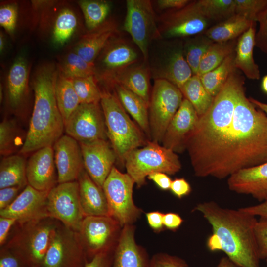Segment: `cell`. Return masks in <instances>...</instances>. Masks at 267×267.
Returning <instances> with one entry per match:
<instances>
[{
    "mask_svg": "<svg viewBox=\"0 0 267 267\" xmlns=\"http://www.w3.org/2000/svg\"><path fill=\"white\" fill-rule=\"evenodd\" d=\"M58 183L76 181L84 168L78 141L68 135H62L53 146Z\"/></svg>",
    "mask_w": 267,
    "mask_h": 267,
    "instance_id": "d6986e66",
    "label": "cell"
},
{
    "mask_svg": "<svg viewBox=\"0 0 267 267\" xmlns=\"http://www.w3.org/2000/svg\"><path fill=\"white\" fill-rule=\"evenodd\" d=\"M197 1L203 15L210 22H221L235 14L234 0Z\"/></svg>",
    "mask_w": 267,
    "mask_h": 267,
    "instance_id": "60d3db41",
    "label": "cell"
},
{
    "mask_svg": "<svg viewBox=\"0 0 267 267\" xmlns=\"http://www.w3.org/2000/svg\"><path fill=\"white\" fill-rule=\"evenodd\" d=\"M266 267H267V258L266 259Z\"/></svg>",
    "mask_w": 267,
    "mask_h": 267,
    "instance_id": "03108f58",
    "label": "cell"
},
{
    "mask_svg": "<svg viewBox=\"0 0 267 267\" xmlns=\"http://www.w3.org/2000/svg\"><path fill=\"white\" fill-rule=\"evenodd\" d=\"M183 44L178 42L166 54L162 64L152 72L155 79L169 81L179 89L192 76L183 53Z\"/></svg>",
    "mask_w": 267,
    "mask_h": 267,
    "instance_id": "d4e9b609",
    "label": "cell"
},
{
    "mask_svg": "<svg viewBox=\"0 0 267 267\" xmlns=\"http://www.w3.org/2000/svg\"><path fill=\"white\" fill-rule=\"evenodd\" d=\"M57 66L59 72L70 79L95 75L94 63L86 61L72 51L62 57Z\"/></svg>",
    "mask_w": 267,
    "mask_h": 267,
    "instance_id": "74e56055",
    "label": "cell"
},
{
    "mask_svg": "<svg viewBox=\"0 0 267 267\" xmlns=\"http://www.w3.org/2000/svg\"><path fill=\"white\" fill-rule=\"evenodd\" d=\"M183 222L180 216L176 213L169 212L164 214L163 222L164 228L171 231H176Z\"/></svg>",
    "mask_w": 267,
    "mask_h": 267,
    "instance_id": "11a10c76",
    "label": "cell"
},
{
    "mask_svg": "<svg viewBox=\"0 0 267 267\" xmlns=\"http://www.w3.org/2000/svg\"><path fill=\"white\" fill-rule=\"evenodd\" d=\"M18 16V6L11 2L1 5L0 8V24L10 35L15 29Z\"/></svg>",
    "mask_w": 267,
    "mask_h": 267,
    "instance_id": "f6af8a7d",
    "label": "cell"
},
{
    "mask_svg": "<svg viewBox=\"0 0 267 267\" xmlns=\"http://www.w3.org/2000/svg\"><path fill=\"white\" fill-rule=\"evenodd\" d=\"M229 189L250 195L260 202L267 199V162L241 170L228 178Z\"/></svg>",
    "mask_w": 267,
    "mask_h": 267,
    "instance_id": "cb8c5ba5",
    "label": "cell"
},
{
    "mask_svg": "<svg viewBox=\"0 0 267 267\" xmlns=\"http://www.w3.org/2000/svg\"><path fill=\"white\" fill-rule=\"evenodd\" d=\"M240 209L242 211L255 217L267 219V199L259 204Z\"/></svg>",
    "mask_w": 267,
    "mask_h": 267,
    "instance_id": "680465c9",
    "label": "cell"
},
{
    "mask_svg": "<svg viewBox=\"0 0 267 267\" xmlns=\"http://www.w3.org/2000/svg\"><path fill=\"white\" fill-rule=\"evenodd\" d=\"M237 40L214 42L203 55L196 75L200 77L219 66L235 51Z\"/></svg>",
    "mask_w": 267,
    "mask_h": 267,
    "instance_id": "d590c367",
    "label": "cell"
},
{
    "mask_svg": "<svg viewBox=\"0 0 267 267\" xmlns=\"http://www.w3.org/2000/svg\"><path fill=\"white\" fill-rule=\"evenodd\" d=\"M133 224L124 226L114 250L111 267H149L150 259L145 250L138 245Z\"/></svg>",
    "mask_w": 267,
    "mask_h": 267,
    "instance_id": "7402d4cb",
    "label": "cell"
},
{
    "mask_svg": "<svg viewBox=\"0 0 267 267\" xmlns=\"http://www.w3.org/2000/svg\"><path fill=\"white\" fill-rule=\"evenodd\" d=\"M179 88L169 81L155 79L149 104L151 141L161 143L166 129L184 98Z\"/></svg>",
    "mask_w": 267,
    "mask_h": 267,
    "instance_id": "ba28073f",
    "label": "cell"
},
{
    "mask_svg": "<svg viewBox=\"0 0 267 267\" xmlns=\"http://www.w3.org/2000/svg\"><path fill=\"white\" fill-rule=\"evenodd\" d=\"M78 21L75 13L70 9L65 8L57 14L54 23L52 39L57 45H64L71 37Z\"/></svg>",
    "mask_w": 267,
    "mask_h": 267,
    "instance_id": "ab89813d",
    "label": "cell"
},
{
    "mask_svg": "<svg viewBox=\"0 0 267 267\" xmlns=\"http://www.w3.org/2000/svg\"><path fill=\"white\" fill-rule=\"evenodd\" d=\"M88 30L101 25L107 19L112 3L107 0H82L78 1Z\"/></svg>",
    "mask_w": 267,
    "mask_h": 267,
    "instance_id": "8d00e7d4",
    "label": "cell"
},
{
    "mask_svg": "<svg viewBox=\"0 0 267 267\" xmlns=\"http://www.w3.org/2000/svg\"><path fill=\"white\" fill-rule=\"evenodd\" d=\"M255 234L259 258L266 259L267 258V219L259 218L257 220Z\"/></svg>",
    "mask_w": 267,
    "mask_h": 267,
    "instance_id": "bcb514c9",
    "label": "cell"
},
{
    "mask_svg": "<svg viewBox=\"0 0 267 267\" xmlns=\"http://www.w3.org/2000/svg\"><path fill=\"white\" fill-rule=\"evenodd\" d=\"M88 262L79 233L64 225H57L39 267H84Z\"/></svg>",
    "mask_w": 267,
    "mask_h": 267,
    "instance_id": "8fae6325",
    "label": "cell"
},
{
    "mask_svg": "<svg viewBox=\"0 0 267 267\" xmlns=\"http://www.w3.org/2000/svg\"><path fill=\"white\" fill-rule=\"evenodd\" d=\"M17 129L13 121L5 119L0 124V153L9 156L16 148Z\"/></svg>",
    "mask_w": 267,
    "mask_h": 267,
    "instance_id": "7bdbcfd3",
    "label": "cell"
},
{
    "mask_svg": "<svg viewBox=\"0 0 267 267\" xmlns=\"http://www.w3.org/2000/svg\"><path fill=\"white\" fill-rule=\"evenodd\" d=\"M53 147L42 148L32 154L26 163L28 185L41 191H49L55 185L57 177Z\"/></svg>",
    "mask_w": 267,
    "mask_h": 267,
    "instance_id": "44dd1931",
    "label": "cell"
},
{
    "mask_svg": "<svg viewBox=\"0 0 267 267\" xmlns=\"http://www.w3.org/2000/svg\"><path fill=\"white\" fill-rule=\"evenodd\" d=\"M259 28L256 32L255 46L267 54V7L259 15Z\"/></svg>",
    "mask_w": 267,
    "mask_h": 267,
    "instance_id": "681fc988",
    "label": "cell"
},
{
    "mask_svg": "<svg viewBox=\"0 0 267 267\" xmlns=\"http://www.w3.org/2000/svg\"><path fill=\"white\" fill-rule=\"evenodd\" d=\"M256 22L237 40L235 49L234 65L241 71L245 76L251 80H259L260 72L253 57L255 39L256 32Z\"/></svg>",
    "mask_w": 267,
    "mask_h": 267,
    "instance_id": "83f0119b",
    "label": "cell"
},
{
    "mask_svg": "<svg viewBox=\"0 0 267 267\" xmlns=\"http://www.w3.org/2000/svg\"><path fill=\"white\" fill-rule=\"evenodd\" d=\"M32 267H36V266H32Z\"/></svg>",
    "mask_w": 267,
    "mask_h": 267,
    "instance_id": "003e7915",
    "label": "cell"
},
{
    "mask_svg": "<svg viewBox=\"0 0 267 267\" xmlns=\"http://www.w3.org/2000/svg\"><path fill=\"white\" fill-rule=\"evenodd\" d=\"M214 42L203 33L186 39L183 44L185 58L193 75H196L200 61L210 46Z\"/></svg>",
    "mask_w": 267,
    "mask_h": 267,
    "instance_id": "f35d334b",
    "label": "cell"
},
{
    "mask_svg": "<svg viewBox=\"0 0 267 267\" xmlns=\"http://www.w3.org/2000/svg\"><path fill=\"white\" fill-rule=\"evenodd\" d=\"M100 105L103 112L107 137L121 166L134 150L145 145V134L133 122L115 92L101 91Z\"/></svg>",
    "mask_w": 267,
    "mask_h": 267,
    "instance_id": "5b68a950",
    "label": "cell"
},
{
    "mask_svg": "<svg viewBox=\"0 0 267 267\" xmlns=\"http://www.w3.org/2000/svg\"><path fill=\"white\" fill-rule=\"evenodd\" d=\"M29 66L23 56H19L11 65L7 77V98L13 110L25 103L29 94Z\"/></svg>",
    "mask_w": 267,
    "mask_h": 267,
    "instance_id": "4316f807",
    "label": "cell"
},
{
    "mask_svg": "<svg viewBox=\"0 0 267 267\" xmlns=\"http://www.w3.org/2000/svg\"><path fill=\"white\" fill-rule=\"evenodd\" d=\"M193 211L200 213L212 227L207 241L209 250L223 251L240 267H260L255 234L256 217L240 208H223L214 201L198 204Z\"/></svg>",
    "mask_w": 267,
    "mask_h": 267,
    "instance_id": "3957f363",
    "label": "cell"
},
{
    "mask_svg": "<svg viewBox=\"0 0 267 267\" xmlns=\"http://www.w3.org/2000/svg\"><path fill=\"white\" fill-rule=\"evenodd\" d=\"M199 116L191 103L183 98L179 108L169 124L162 144L176 153L185 150V141L194 128Z\"/></svg>",
    "mask_w": 267,
    "mask_h": 267,
    "instance_id": "ffe728a7",
    "label": "cell"
},
{
    "mask_svg": "<svg viewBox=\"0 0 267 267\" xmlns=\"http://www.w3.org/2000/svg\"><path fill=\"white\" fill-rule=\"evenodd\" d=\"M164 214L159 211L146 213L147 222L150 227L155 232H160L164 228L163 222Z\"/></svg>",
    "mask_w": 267,
    "mask_h": 267,
    "instance_id": "db71d44e",
    "label": "cell"
},
{
    "mask_svg": "<svg viewBox=\"0 0 267 267\" xmlns=\"http://www.w3.org/2000/svg\"><path fill=\"white\" fill-rule=\"evenodd\" d=\"M124 166L127 173L140 188L150 174L162 172L174 175L180 170L181 164L176 153L159 143L148 140L145 145L127 156Z\"/></svg>",
    "mask_w": 267,
    "mask_h": 267,
    "instance_id": "8992f818",
    "label": "cell"
},
{
    "mask_svg": "<svg viewBox=\"0 0 267 267\" xmlns=\"http://www.w3.org/2000/svg\"><path fill=\"white\" fill-rule=\"evenodd\" d=\"M79 143L85 170L93 181L102 188L117 160L114 149L105 139Z\"/></svg>",
    "mask_w": 267,
    "mask_h": 267,
    "instance_id": "e0dca14e",
    "label": "cell"
},
{
    "mask_svg": "<svg viewBox=\"0 0 267 267\" xmlns=\"http://www.w3.org/2000/svg\"><path fill=\"white\" fill-rule=\"evenodd\" d=\"M80 104L99 103L101 91L94 76L70 79Z\"/></svg>",
    "mask_w": 267,
    "mask_h": 267,
    "instance_id": "b9f144b4",
    "label": "cell"
},
{
    "mask_svg": "<svg viewBox=\"0 0 267 267\" xmlns=\"http://www.w3.org/2000/svg\"><path fill=\"white\" fill-rule=\"evenodd\" d=\"M180 90L184 98L192 105L199 117L207 111L214 98L205 89L197 75H193Z\"/></svg>",
    "mask_w": 267,
    "mask_h": 267,
    "instance_id": "836d02e7",
    "label": "cell"
},
{
    "mask_svg": "<svg viewBox=\"0 0 267 267\" xmlns=\"http://www.w3.org/2000/svg\"><path fill=\"white\" fill-rule=\"evenodd\" d=\"M47 217L23 225V228L6 246L22 256L31 266L39 267L49 247L57 224Z\"/></svg>",
    "mask_w": 267,
    "mask_h": 267,
    "instance_id": "9c48e42d",
    "label": "cell"
},
{
    "mask_svg": "<svg viewBox=\"0 0 267 267\" xmlns=\"http://www.w3.org/2000/svg\"><path fill=\"white\" fill-rule=\"evenodd\" d=\"M235 13L257 22L259 15L267 7V0H234Z\"/></svg>",
    "mask_w": 267,
    "mask_h": 267,
    "instance_id": "ee69618b",
    "label": "cell"
},
{
    "mask_svg": "<svg viewBox=\"0 0 267 267\" xmlns=\"http://www.w3.org/2000/svg\"><path fill=\"white\" fill-rule=\"evenodd\" d=\"M210 21L201 12L197 0H192L185 7L171 10L160 18L158 29L161 37H189L203 33Z\"/></svg>",
    "mask_w": 267,
    "mask_h": 267,
    "instance_id": "5bb4252c",
    "label": "cell"
},
{
    "mask_svg": "<svg viewBox=\"0 0 267 267\" xmlns=\"http://www.w3.org/2000/svg\"><path fill=\"white\" fill-rule=\"evenodd\" d=\"M216 267H240L227 256L222 257L220 260Z\"/></svg>",
    "mask_w": 267,
    "mask_h": 267,
    "instance_id": "94428289",
    "label": "cell"
},
{
    "mask_svg": "<svg viewBox=\"0 0 267 267\" xmlns=\"http://www.w3.org/2000/svg\"><path fill=\"white\" fill-rule=\"evenodd\" d=\"M48 192L27 185L10 205L0 211V216L15 218L22 225L49 217L47 210Z\"/></svg>",
    "mask_w": 267,
    "mask_h": 267,
    "instance_id": "ac0fdd59",
    "label": "cell"
},
{
    "mask_svg": "<svg viewBox=\"0 0 267 267\" xmlns=\"http://www.w3.org/2000/svg\"><path fill=\"white\" fill-rule=\"evenodd\" d=\"M0 267H32L16 251L5 247L0 250Z\"/></svg>",
    "mask_w": 267,
    "mask_h": 267,
    "instance_id": "c3c4849f",
    "label": "cell"
},
{
    "mask_svg": "<svg viewBox=\"0 0 267 267\" xmlns=\"http://www.w3.org/2000/svg\"><path fill=\"white\" fill-rule=\"evenodd\" d=\"M17 221L15 218L0 216V245L5 243L12 226Z\"/></svg>",
    "mask_w": 267,
    "mask_h": 267,
    "instance_id": "6f0895ef",
    "label": "cell"
},
{
    "mask_svg": "<svg viewBox=\"0 0 267 267\" xmlns=\"http://www.w3.org/2000/svg\"><path fill=\"white\" fill-rule=\"evenodd\" d=\"M149 267H189L187 263L178 256L158 253L150 259Z\"/></svg>",
    "mask_w": 267,
    "mask_h": 267,
    "instance_id": "7dc6e473",
    "label": "cell"
},
{
    "mask_svg": "<svg viewBox=\"0 0 267 267\" xmlns=\"http://www.w3.org/2000/svg\"><path fill=\"white\" fill-rule=\"evenodd\" d=\"M121 227L109 216L85 217L78 233L88 261L100 252L115 248Z\"/></svg>",
    "mask_w": 267,
    "mask_h": 267,
    "instance_id": "4fadbf2b",
    "label": "cell"
},
{
    "mask_svg": "<svg viewBox=\"0 0 267 267\" xmlns=\"http://www.w3.org/2000/svg\"><path fill=\"white\" fill-rule=\"evenodd\" d=\"M112 88L124 109L150 140L149 104L142 98L121 85L114 84Z\"/></svg>",
    "mask_w": 267,
    "mask_h": 267,
    "instance_id": "f1b7e54d",
    "label": "cell"
},
{
    "mask_svg": "<svg viewBox=\"0 0 267 267\" xmlns=\"http://www.w3.org/2000/svg\"><path fill=\"white\" fill-rule=\"evenodd\" d=\"M147 178L152 180L161 190H170L172 180L167 174L155 172L150 174Z\"/></svg>",
    "mask_w": 267,
    "mask_h": 267,
    "instance_id": "9f6ffc18",
    "label": "cell"
},
{
    "mask_svg": "<svg viewBox=\"0 0 267 267\" xmlns=\"http://www.w3.org/2000/svg\"><path fill=\"white\" fill-rule=\"evenodd\" d=\"M22 187H7L0 189V211L10 205L16 198Z\"/></svg>",
    "mask_w": 267,
    "mask_h": 267,
    "instance_id": "816d5d0a",
    "label": "cell"
},
{
    "mask_svg": "<svg viewBox=\"0 0 267 267\" xmlns=\"http://www.w3.org/2000/svg\"><path fill=\"white\" fill-rule=\"evenodd\" d=\"M4 47V38L2 33L0 32V51L1 53Z\"/></svg>",
    "mask_w": 267,
    "mask_h": 267,
    "instance_id": "e7e4bbea",
    "label": "cell"
},
{
    "mask_svg": "<svg viewBox=\"0 0 267 267\" xmlns=\"http://www.w3.org/2000/svg\"><path fill=\"white\" fill-rule=\"evenodd\" d=\"M118 34L117 22L113 19H108L82 35L72 51L86 61L94 63L101 51Z\"/></svg>",
    "mask_w": 267,
    "mask_h": 267,
    "instance_id": "603a6c76",
    "label": "cell"
},
{
    "mask_svg": "<svg viewBox=\"0 0 267 267\" xmlns=\"http://www.w3.org/2000/svg\"><path fill=\"white\" fill-rule=\"evenodd\" d=\"M255 22L235 14L209 27L203 33L213 42H225L237 39Z\"/></svg>",
    "mask_w": 267,
    "mask_h": 267,
    "instance_id": "4dcf8cb0",
    "label": "cell"
},
{
    "mask_svg": "<svg viewBox=\"0 0 267 267\" xmlns=\"http://www.w3.org/2000/svg\"><path fill=\"white\" fill-rule=\"evenodd\" d=\"M261 88L262 90L267 94V75H265L262 78Z\"/></svg>",
    "mask_w": 267,
    "mask_h": 267,
    "instance_id": "be15d7a7",
    "label": "cell"
},
{
    "mask_svg": "<svg viewBox=\"0 0 267 267\" xmlns=\"http://www.w3.org/2000/svg\"><path fill=\"white\" fill-rule=\"evenodd\" d=\"M114 250L97 254L84 267H111Z\"/></svg>",
    "mask_w": 267,
    "mask_h": 267,
    "instance_id": "f907efd6",
    "label": "cell"
},
{
    "mask_svg": "<svg viewBox=\"0 0 267 267\" xmlns=\"http://www.w3.org/2000/svg\"><path fill=\"white\" fill-rule=\"evenodd\" d=\"M134 184L127 173H123L114 166L103 185L109 216L122 227L133 224L142 213V210L135 205L133 200Z\"/></svg>",
    "mask_w": 267,
    "mask_h": 267,
    "instance_id": "52a82bcc",
    "label": "cell"
},
{
    "mask_svg": "<svg viewBox=\"0 0 267 267\" xmlns=\"http://www.w3.org/2000/svg\"><path fill=\"white\" fill-rule=\"evenodd\" d=\"M64 129L67 135L79 142L106 140V128L100 104H80L65 122Z\"/></svg>",
    "mask_w": 267,
    "mask_h": 267,
    "instance_id": "2e32d148",
    "label": "cell"
},
{
    "mask_svg": "<svg viewBox=\"0 0 267 267\" xmlns=\"http://www.w3.org/2000/svg\"><path fill=\"white\" fill-rule=\"evenodd\" d=\"M267 162V117L239 94L232 123L208 177L229 178L235 173Z\"/></svg>",
    "mask_w": 267,
    "mask_h": 267,
    "instance_id": "6da1fadb",
    "label": "cell"
},
{
    "mask_svg": "<svg viewBox=\"0 0 267 267\" xmlns=\"http://www.w3.org/2000/svg\"><path fill=\"white\" fill-rule=\"evenodd\" d=\"M81 207L86 216H109L108 205L104 191L90 178L85 168L77 178Z\"/></svg>",
    "mask_w": 267,
    "mask_h": 267,
    "instance_id": "484cf974",
    "label": "cell"
},
{
    "mask_svg": "<svg viewBox=\"0 0 267 267\" xmlns=\"http://www.w3.org/2000/svg\"><path fill=\"white\" fill-rule=\"evenodd\" d=\"M26 163L19 155L5 156L0 164V189L11 186L24 187L27 183Z\"/></svg>",
    "mask_w": 267,
    "mask_h": 267,
    "instance_id": "1f68e13d",
    "label": "cell"
},
{
    "mask_svg": "<svg viewBox=\"0 0 267 267\" xmlns=\"http://www.w3.org/2000/svg\"><path fill=\"white\" fill-rule=\"evenodd\" d=\"M250 101L258 109L262 110L267 117V103L262 102L252 97L249 98Z\"/></svg>",
    "mask_w": 267,
    "mask_h": 267,
    "instance_id": "6125c7cd",
    "label": "cell"
},
{
    "mask_svg": "<svg viewBox=\"0 0 267 267\" xmlns=\"http://www.w3.org/2000/svg\"><path fill=\"white\" fill-rule=\"evenodd\" d=\"M57 74V66L45 63L40 66L33 75L31 83L34 104L29 129L20 150L21 154L53 147L62 135L64 121L55 95Z\"/></svg>",
    "mask_w": 267,
    "mask_h": 267,
    "instance_id": "277c9868",
    "label": "cell"
},
{
    "mask_svg": "<svg viewBox=\"0 0 267 267\" xmlns=\"http://www.w3.org/2000/svg\"><path fill=\"white\" fill-rule=\"evenodd\" d=\"M138 54L124 40L116 37L112 39L101 51L94 61L97 82L111 87L121 72L134 64Z\"/></svg>",
    "mask_w": 267,
    "mask_h": 267,
    "instance_id": "9a60e30c",
    "label": "cell"
},
{
    "mask_svg": "<svg viewBox=\"0 0 267 267\" xmlns=\"http://www.w3.org/2000/svg\"><path fill=\"white\" fill-rule=\"evenodd\" d=\"M126 3L124 30L130 35L146 61L151 41L161 38L153 6L149 0H127Z\"/></svg>",
    "mask_w": 267,
    "mask_h": 267,
    "instance_id": "30bf717a",
    "label": "cell"
},
{
    "mask_svg": "<svg viewBox=\"0 0 267 267\" xmlns=\"http://www.w3.org/2000/svg\"><path fill=\"white\" fill-rule=\"evenodd\" d=\"M191 1L189 0H158L156 2L160 9L175 10L185 7Z\"/></svg>",
    "mask_w": 267,
    "mask_h": 267,
    "instance_id": "91938a15",
    "label": "cell"
},
{
    "mask_svg": "<svg viewBox=\"0 0 267 267\" xmlns=\"http://www.w3.org/2000/svg\"><path fill=\"white\" fill-rule=\"evenodd\" d=\"M244 80L235 70L207 111L201 116L185 141L195 175L207 177L232 123Z\"/></svg>",
    "mask_w": 267,
    "mask_h": 267,
    "instance_id": "7a4b0ae2",
    "label": "cell"
},
{
    "mask_svg": "<svg viewBox=\"0 0 267 267\" xmlns=\"http://www.w3.org/2000/svg\"><path fill=\"white\" fill-rule=\"evenodd\" d=\"M234 57L235 51L219 66L200 76L205 89L213 97L219 93L231 74L236 69Z\"/></svg>",
    "mask_w": 267,
    "mask_h": 267,
    "instance_id": "e575fe53",
    "label": "cell"
},
{
    "mask_svg": "<svg viewBox=\"0 0 267 267\" xmlns=\"http://www.w3.org/2000/svg\"><path fill=\"white\" fill-rule=\"evenodd\" d=\"M47 210L49 217L79 232L85 216L80 203L78 181L58 183L53 187L48 194Z\"/></svg>",
    "mask_w": 267,
    "mask_h": 267,
    "instance_id": "7c38bea8",
    "label": "cell"
},
{
    "mask_svg": "<svg viewBox=\"0 0 267 267\" xmlns=\"http://www.w3.org/2000/svg\"><path fill=\"white\" fill-rule=\"evenodd\" d=\"M55 95L65 123L80 102L71 80L64 76L58 70L55 85Z\"/></svg>",
    "mask_w": 267,
    "mask_h": 267,
    "instance_id": "d6a6232c",
    "label": "cell"
},
{
    "mask_svg": "<svg viewBox=\"0 0 267 267\" xmlns=\"http://www.w3.org/2000/svg\"><path fill=\"white\" fill-rule=\"evenodd\" d=\"M170 190L175 196L181 199L190 193L191 188L185 179L177 178L172 180Z\"/></svg>",
    "mask_w": 267,
    "mask_h": 267,
    "instance_id": "f5cc1de1",
    "label": "cell"
},
{
    "mask_svg": "<svg viewBox=\"0 0 267 267\" xmlns=\"http://www.w3.org/2000/svg\"><path fill=\"white\" fill-rule=\"evenodd\" d=\"M114 84L122 85L149 104V73L145 64H134L127 68L115 77L111 87Z\"/></svg>",
    "mask_w": 267,
    "mask_h": 267,
    "instance_id": "f546056e",
    "label": "cell"
}]
</instances>
